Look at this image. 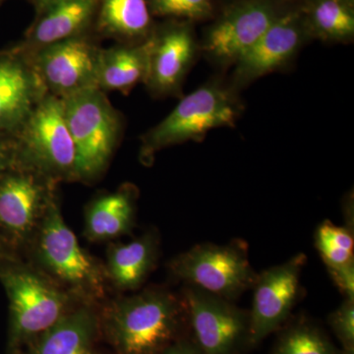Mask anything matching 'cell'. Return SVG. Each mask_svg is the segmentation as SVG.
I'll list each match as a JSON object with an SVG mask.
<instances>
[{
    "instance_id": "obj_1",
    "label": "cell",
    "mask_w": 354,
    "mask_h": 354,
    "mask_svg": "<svg viewBox=\"0 0 354 354\" xmlns=\"http://www.w3.org/2000/svg\"><path fill=\"white\" fill-rule=\"evenodd\" d=\"M102 323L118 354H160L180 339L187 318L181 297L152 288L114 300Z\"/></svg>"
},
{
    "instance_id": "obj_2",
    "label": "cell",
    "mask_w": 354,
    "mask_h": 354,
    "mask_svg": "<svg viewBox=\"0 0 354 354\" xmlns=\"http://www.w3.org/2000/svg\"><path fill=\"white\" fill-rule=\"evenodd\" d=\"M243 111L241 92L228 79L216 76L183 95L167 118L142 135L140 162L152 165L156 155L165 148L202 142L212 130L234 127Z\"/></svg>"
},
{
    "instance_id": "obj_3",
    "label": "cell",
    "mask_w": 354,
    "mask_h": 354,
    "mask_svg": "<svg viewBox=\"0 0 354 354\" xmlns=\"http://www.w3.org/2000/svg\"><path fill=\"white\" fill-rule=\"evenodd\" d=\"M0 283L9 304V342L29 344L69 311L73 297L19 257L0 263Z\"/></svg>"
},
{
    "instance_id": "obj_4",
    "label": "cell",
    "mask_w": 354,
    "mask_h": 354,
    "mask_svg": "<svg viewBox=\"0 0 354 354\" xmlns=\"http://www.w3.org/2000/svg\"><path fill=\"white\" fill-rule=\"evenodd\" d=\"M65 121L76 153V181L95 183L108 169L124 133V118L99 88L64 97Z\"/></svg>"
},
{
    "instance_id": "obj_5",
    "label": "cell",
    "mask_w": 354,
    "mask_h": 354,
    "mask_svg": "<svg viewBox=\"0 0 354 354\" xmlns=\"http://www.w3.org/2000/svg\"><path fill=\"white\" fill-rule=\"evenodd\" d=\"M41 271L81 301L102 298L106 288L104 268L79 244L65 223L58 198L44 214L31 243Z\"/></svg>"
},
{
    "instance_id": "obj_6",
    "label": "cell",
    "mask_w": 354,
    "mask_h": 354,
    "mask_svg": "<svg viewBox=\"0 0 354 354\" xmlns=\"http://www.w3.org/2000/svg\"><path fill=\"white\" fill-rule=\"evenodd\" d=\"M18 165L51 180L76 181V153L62 100L48 94L15 133Z\"/></svg>"
},
{
    "instance_id": "obj_7",
    "label": "cell",
    "mask_w": 354,
    "mask_h": 354,
    "mask_svg": "<svg viewBox=\"0 0 354 354\" xmlns=\"http://www.w3.org/2000/svg\"><path fill=\"white\" fill-rule=\"evenodd\" d=\"M286 7L278 0H234L223 4L199 39L201 55L216 70L232 68Z\"/></svg>"
},
{
    "instance_id": "obj_8",
    "label": "cell",
    "mask_w": 354,
    "mask_h": 354,
    "mask_svg": "<svg viewBox=\"0 0 354 354\" xmlns=\"http://www.w3.org/2000/svg\"><path fill=\"white\" fill-rule=\"evenodd\" d=\"M171 276L185 286H194L234 301L251 290L257 274L249 261L248 245L241 239L227 244H198L169 262Z\"/></svg>"
},
{
    "instance_id": "obj_9",
    "label": "cell",
    "mask_w": 354,
    "mask_h": 354,
    "mask_svg": "<svg viewBox=\"0 0 354 354\" xmlns=\"http://www.w3.org/2000/svg\"><path fill=\"white\" fill-rule=\"evenodd\" d=\"M58 183L29 167L0 177V239L13 252L27 248L51 203Z\"/></svg>"
},
{
    "instance_id": "obj_10",
    "label": "cell",
    "mask_w": 354,
    "mask_h": 354,
    "mask_svg": "<svg viewBox=\"0 0 354 354\" xmlns=\"http://www.w3.org/2000/svg\"><path fill=\"white\" fill-rule=\"evenodd\" d=\"M181 299L202 354H241L248 348V311L194 286H185Z\"/></svg>"
},
{
    "instance_id": "obj_11",
    "label": "cell",
    "mask_w": 354,
    "mask_h": 354,
    "mask_svg": "<svg viewBox=\"0 0 354 354\" xmlns=\"http://www.w3.org/2000/svg\"><path fill=\"white\" fill-rule=\"evenodd\" d=\"M195 24L180 20L157 22L150 37L148 76L144 85L155 99L183 97V85L201 55Z\"/></svg>"
},
{
    "instance_id": "obj_12",
    "label": "cell",
    "mask_w": 354,
    "mask_h": 354,
    "mask_svg": "<svg viewBox=\"0 0 354 354\" xmlns=\"http://www.w3.org/2000/svg\"><path fill=\"white\" fill-rule=\"evenodd\" d=\"M102 48L101 39L92 32L25 55L48 94L64 99L80 91L97 88Z\"/></svg>"
},
{
    "instance_id": "obj_13",
    "label": "cell",
    "mask_w": 354,
    "mask_h": 354,
    "mask_svg": "<svg viewBox=\"0 0 354 354\" xmlns=\"http://www.w3.org/2000/svg\"><path fill=\"white\" fill-rule=\"evenodd\" d=\"M306 262V255L298 253L257 274L248 311V348H256L288 322L299 297L300 277Z\"/></svg>"
},
{
    "instance_id": "obj_14",
    "label": "cell",
    "mask_w": 354,
    "mask_h": 354,
    "mask_svg": "<svg viewBox=\"0 0 354 354\" xmlns=\"http://www.w3.org/2000/svg\"><path fill=\"white\" fill-rule=\"evenodd\" d=\"M309 41L299 7L288 6L232 67L228 81L241 92L261 77L288 68Z\"/></svg>"
},
{
    "instance_id": "obj_15",
    "label": "cell",
    "mask_w": 354,
    "mask_h": 354,
    "mask_svg": "<svg viewBox=\"0 0 354 354\" xmlns=\"http://www.w3.org/2000/svg\"><path fill=\"white\" fill-rule=\"evenodd\" d=\"M46 95L25 53L15 46L0 50V132L15 134Z\"/></svg>"
},
{
    "instance_id": "obj_16",
    "label": "cell",
    "mask_w": 354,
    "mask_h": 354,
    "mask_svg": "<svg viewBox=\"0 0 354 354\" xmlns=\"http://www.w3.org/2000/svg\"><path fill=\"white\" fill-rule=\"evenodd\" d=\"M97 3L99 0H69L37 14L23 39L15 44L16 48L31 53L50 44L92 34Z\"/></svg>"
},
{
    "instance_id": "obj_17",
    "label": "cell",
    "mask_w": 354,
    "mask_h": 354,
    "mask_svg": "<svg viewBox=\"0 0 354 354\" xmlns=\"http://www.w3.org/2000/svg\"><path fill=\"white\" fill-rule=\"evenodd\" d=\"M99 326L95 309L83 302L29 342L27 354H97L95 344Z\"/></svg>"
},
{
    "instance_id": "obj_18",
    "label": "cell",
    "mask_w": 354,
    "mask_h": 354,
    "mask_svg": "<svg viewBox=\"0 0 354 354\" xmlns=\"http://www.w3.org/2000/svg\"><path fill=\"white\" fill-rule=\"evenodd\" d=\"M139 190L124 183L113 192L102 193L85 211V236L91 241H106L131 232L136 216Z\"/></svg>"
},
{
    "instance_id": "obj_19",
    "label": "cell",
    "mask_w": 354,
    "mask_h": 354,
    "mask_svg": "<svg viewBox=\"0 0 354 354\" xmlns=\"http://www.w3.org/2000/svg\"><path fill=\"white\" fill-rule=\"evenodd\" d=\"M156 24L148 0H99L93 32L101 41L143 43Z\"/></svg>"
},
{
    "instance_id": "obj_20",
    "label": "cell",
    "mask_w": 354,
    "mask_h": 354,
    "mask_svg": "<svg viewBox=\"0 0 354 354\" xmlns=\"http://www.w3.org/2000/svg\"><path fill=\"white\" fill-rule=\"evenodd\" d=\"M158 247V235L153 230L127 243L109 246L104 268L106 279L118 290H137L155 268Z\"/></svg>"
},
{
    "instance_id": "obj_21",
    "label": "cell",
    "mask_w": 354,
    "mask_h": 354,
    "mask_svg": "<svg viewBox=\"0 0 354 354\" xmlns=\"http://www.w3.org/2000/svg\"><path fill=\"white\" fill-rule=\"evenodd\" d=\"M150 59V38L143 43H115L102 48L97 88L102 92L128 95L145 83Z\"/></svg>"
},
{
    "instance_id": "obj_22",
    "label": "cell",
    "mask_w": 354,
    "mask_h": 354,
    "mask_svg": "<svg viewBox=\"0 0 354 354\" xmlns=\"http://www.w3.org/2000/svg\"><path fill=\"white\" fill-rule=\"evenodd\" d=\"M311 41L351 44L354 39V1L302 0L297 4Z\"/></svg>"
},
{
    "instance_id": "obj_23",
    "label": "cell",
    "mask_w": 354,
    "mask_h": 354,
    "mask_svg": "<svg viewBox=\"0 0 354 354\" xmlns=\"http://www.w3.org/2000/svg\"><path fill=\"white\" fill-rule=\"evenodd\" d=\"M272 354H341L323 328L299 317L279 330Z\"/></svg>"
},
{
    "instance_id": "obj_24",
    "label": "cell",
    "mask_w": 354,
    "mask_h": 354,
    "mask_svg": "<svg viewBox=\"0 0 354 354\" xmlns=\"http://www.w3.org/2000/svg\"><path fill=\"white\" fill-rule=\"evenodd\" d=\"M314 241L327 270L354 262V230L325 220L317 227Z\"/></svg>"
},
{
    "instance_id": "obj_25",
    "label": "cell",
    "mask_w": 354,
    "mask_h": 354,
    "mask_svg": "<svg viewBox=\"0 0 354 354\" xmlns=\"http://www.w3.org/2000/svg\"><path fill=\"white\" fill-rule=\"evenodd\" d=\"M153 17L162 20L208 23L215 17L218 6L216 0H148Z\"/></svg>"
},
{
    "instance_id": "obj_26",
    "label": "cell",
    "mask_w": 354,
    "mask_h": 354,
    "mask_svg": "<svg viewBox=\"0 0 354 354\" xmlns=\"http://www.w3.org/2000/svg\"><path fill=\"white\" fill-rule=\"evenodd\" d=\"M328 324L341 344V354H354V299L344 298L328 316Z\"/></svg>"
},
{
    "instance_id": "obj_27",
    "label": "cell",
    "mask_w": 354,
    "mask_h": 354,
    "mask_svg": "<svg viewBox=\"0 0 354 354\" xmlns=\"http://www.w3.org/2000/svg\"><path fill=\"white\" fill-rule=\"evenodd\" d=\"M18 165L15 135L0 132V177Z\"/></svg>"
},
{
    "instance_id": "obj_28",
    "label": "cell",
    "mask_w": 354,
    "mask_h": 354,
    "mask_svg": "<svg viewBox=\"0 0 354 354\" xmlns=\"http://www.w3.org/2000/svg\"><path fill=\"white\" fill-rule=\"evenodd\" d=\"M328 272L344 298L354 299V262L328 270Z\"/></svg>"
},
{
    "instance_id": "obj_29",
    "label": "cell",
    "mask_w": 354,
    "mask_h": 354,
    "mask_svg": "<svg viewBox=\"0 0 354 354\" xmlns=\"http://www.w3.org/2000/svg\"><path fill=\"white\" fill-rule=\"evenodd\" d=\"M160 354H202L192 339L180 337L171 346H167Z\"/></svg>"
},
{
    "instance_id": "obj_30",
    "label": "cell",
    "mask_w": 354,
    "mask_h": 354,
    "mask_svg": "<svg viewBox=\"0 0 354 354\" xmlns=\"http://www.w3.org/2000/svg\"><path fill=\"white\" fill-rule=\"evenodd\" d=\"M353 190L349 191L348 194L344 198V216L346 220V227L354 230V209H353Z\"/></svg>"
},
{
    "instance_id": "obj_31",
    "label": "cell",
    "mask_w": 354,
    "mask_h": 354,
    "mask_svg": "<svg viewBox=\"0 0 354 354\" xmlns=\"http://www.w3.org/2000/svg\"><path fill=\"white\" fill-rule=\"evenodd\" d=\"M27 1L34 7L37 15V14L43 12L51 6H57V4L62 3V2L69 1V0H27Z\"/></svg>"
},
{
    "instance_id": "obj_32",
    "label": "cell",
    "mask_w": 354,
    "mask_h": 354,
    "mask_svg": "<svg viewBox=\"0 0 354 354\" xmlns=\"http://www.w3.org/2000/svg\"><path fill=\"white\" fill-rule=\"evenodd\" d=\"M17 257H19V255L13 252V251L11 250L9 247H7L6 244L2 242L1 239H0V263Z\"/></svg>"
},
{
    "instance_id": "obj_33",
    "label": "cell",
    "mask_w": 354,
    "mask_h": 354,
    "mask_svg": "<svg viewBox=\"0 0 354 354\" xmlns=\"http://www.w3.org/2000/svg\"><path fill=\"white\" fill-rule=\"evenodd\" d=\"M279 3L283 4L285 6H297L302 0H278Z\"/></svg>"
},
{
    "instance_id": "obj_34",
    "label": "cell",
    "mask_w": 354,
    "mask_h": 354,
    "mask_svg": "<svg viewBox=\"0 0 354 354\" xmlns=\"http://www.w3.org/2000/svg\"><path fill=\"white\" fill-rule=\"evenodd\" d=\"M216 3H218V6L220 7L223 6V4L227 3V2L234 1V0H216Z\"/></svg>"
},
{
    "instance_id": "obj_35",
    "label": "cell",
    "mask_w": 354,
    "mask_h": 354,
    "mask_svg": "<svg viewBox=\"0 0 354 354\" xmlns=\"http://www.w3.org/2000/svg\"><path fill=\"white\" fill-rule=\"evenodd\" d=\"M3 1H4V0H0V4H1L2 2H3Z\"/></svg>"
},
{
    "instance_id": "obj_36",
    "label": "cell",
    "mask_w": 354,
    "mask_h": 354,
    "mask_svg": "<svg viewBox=\"0 0 354 354\" xmlns=\"http://www.w3.org/2000/svg\"><path fill=\"white\" fill-rule=\"evenodd\" d=\"M351 1H354V0H351Z\"/></svg>"
}]
</instances>
